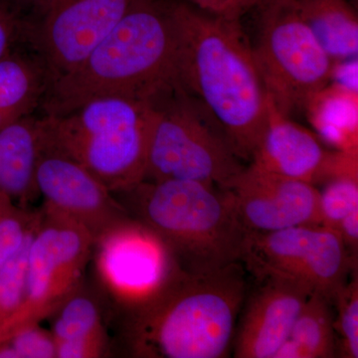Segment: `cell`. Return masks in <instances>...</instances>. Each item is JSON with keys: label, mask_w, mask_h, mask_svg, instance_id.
<instances>
[{"label": "cell", "mask_w": 358, "mask_h": 358, "mask_svg": "<svg viewBox=\"0 0 358 358\" xmlns=\"http://www.w3.org/2000/svg\"><path fill=\"white\" fill-rule=\"evenodd\" d=\"M241 160L215 117L180 85L155 99L143 180L225 188L245 169Z\"/></svg>", "instance_id": "obj_6"}, {"label": "cell", "mask_w": 358, "mask_h": 358, "mask_svg": "<svg viewBox=\"0 0 358 358\" xmlns=\"http://www.w3.org/2000/svg\"><path fill=\"white\" fill-rule=\"evenodd\" d=\"M289 1V0H261L259 7L268 6V4L277 3V2Z\"/></svg>", "instance_id": "obj_32"}, {"label": "cell", "mask_w": 358, "mask_h": 358, "mask_svg": "<svg viewBox=\"0 0 358 358\" xmlns=\"http://www.w3.org/2000/svg\"><path fill=\"white\" fill-rule=\"evenodd\" d=\"M21 117H23L22 115L16 114V113L0 110V131L6 128L9 124H13V122L21 119Z\"/></svg>", "instance_id": "obj_31"}, {"label": "cell", "mask_w": 358, "mask_h": 358, "mask_svg": "<svg viewBox=\"0 0 358 358\" xmlns=\"http://www.w3.org/2000/svg\"><path fill=\"white\" fill-rule=\"evenodd\" d=\"M353 259L336 230L303 225L271 232L249 231L241 263L254 279L289 278L334 303L355 267Z\"/></svg>", "instance_id": "obj_8"}, {"label": "cell", "mask_w": 358, "mask_h": 358, "mask_svg": "<svg viewBox=\"0 0 358 358\" xmlns=\"http://www.w3.org/2000/svg\"><path fill=\"white\" fill-rule=\"evenodd\" d=\"M176 46L171 0H134L81 64L52 80L40 108L60 115L101 96L154 100L178 84Z\"/></svg>", "instance_id": "obj_3"}, {"label": "cell", "mask_w": 358, "mask_h": 358, "mask_svg": "<svg viewBox=\"0 0 358 358\" xmlns=\"http://www.w3.org/2000/svg\"><path fill=\"white\" fill-rule=\"evenodd\" d=\"M109 350L107 331L86 338L61 341L56 348V358H96L105 357Z\"/></svg>", "instance_id": "obj_27"}, {"label": "cell", "mask_w": 358, "mask_h": 358, "mask_svg": "<svg viewBox=\"0 0 358 358\" xmlns=\"http://www.w3.org/2000/svg\"><path fill=\"white\" fill-rule=\"evenodd\" d=\"M350 255L355 257L358 248V210L352 212L341 221L336 229Z\"/></svg>", "instance_id": "obj_29"}, {"label": "cell", "mask_w": 358, "mask_h": 358, "mask_svg": "<svg viewBox=\"0 0 358 358\" xmlns=\"http://www.w3.org/2000/svg\"><path fill=\"white\" fill-rule=\"evenodd\" d=\"M95 241L81 226L42 211L28 253L24 301L0 338L50 317L82 286Z\"/></svg>", "instance_id": "obj_9"}, {"label": "cell", "mask_w": 358, "mask_h": 358, "mask_svg": "<svg viewBox=\"0 0 358 358\" xmlns=\"http://www.w3.org/2000/svg\"><path fill=\"white\" fill-rule=\"evenodd\" d=\"M134 1L48 0L26 15L25 42L43 60L51 82L81 64Z\"/></svg>", "instance_id": "obj_10"}, {"label": "cell", "mask_w": 358, "mask_h": 358, "mask_svg": "<svg viewBox=\"0 0 358 358\" xmlns=\"http://www.w3.org/2000/svg\"><path fill=\"white\" fill-rule=\"evenodd\" d=\"M242 263L205 273L173 266L162 284L124 310V341L134 357H229L248 294Z\"/></svg>", "instance_id": "obj_2"}, {"label": "cell", "mask_w": 358, "mask_h": 358, "mask_svg": "<svg viewBox=\"0 0 358 358\" xmlns=\"http://www.w3.org/2000/svg\"><path fill=\"white\" fill-rule=\"evenodd\" d=\"M51 317L53 324L50 331L56 345L61 341L86 338L106 329L98 299L82 286L66 299Z\"/></svg>", "instance_id": "obj_20"}, {"label": "cell", "mask_w": 358, "mask_h": 358, "mask_svg": "<svg viewBox=\"0 0 358 358\" xmlns=\"http://www.w3.org/2000/svg\"><path fill=\"white\" fill-rule=\"evenodd\" d=\"M94 250L99 277L122 312L157 289L174 266L159 240L133 218L100 238Z\"/></svg>", "instance_id": "obj_12"}, {"label": "cell", "mask_w": 358, "mask_h": 358, "mask_svg": "<svg viewBox=\"0 0 358 358\" xmlns=\"http://www.w3.org/2000/svg\"><path fill=\"white\" fill-rule=\"evenodd\" d=\"M331 301L313 293L275 358H333L338 353Z\"/></svg>", "instance_id": "obj_19"}, {"label": "cell", "mask_w": 358, "mask_h": 358, "mask_svg": "<svg viewBox=\"0 0 358 358\" xmlns=\"http://www.w3.org/2000/svg\"><path fill=\"white\" fill-rule=\"evenodd\" d=\"M357 162V150L329 152L319 136L280 112L268 96L267 122L251 166L317 186Z\"/></svg>", "instance_id": "obj_14"}, {"label": "cell", "mask_w": 358, "mask_h": 358, "mask_svg": "<svg viewBox=\"0 0 358 358\" xmlns=\"http://www.w3.org/2000/svg\"><path fill=\"white\" fill-rule=\"evenodd\" d=\"M224 189L230 193L240 221L251 232L322 225L319 188L312 183L249 164Z\"/></svg>", "instance_id": "obj_13"}, {"label": "cell", "mask_w": 358, "mask_h": 358, "mask_svg": "<svg viewBox=\"0 0 358 358\" xmlns=\"http://www.w3.org/2000/svg\"><path fill=\"white\" fill-rule=\"evenodd\" d=\"M34 233L14 255L0 265V338L24 301L28 253Z\"/></svg>", "instance_id": "obj_22"}, {"label": "cell", "mask_w": 358, "mask_h": 358, "mask_svg": "<svg viewBox=\"0 0 358 358\" xmlns=\"http://www.w3.org/2000/svg\"><path fill=\"white\" fill-rule=\"evenodd\" d=\"M35 182L43 199L42 211L81 226L95 243L131 218L114 193L65 155L42 148Z\"/></svg>", "instance_id": "obj_11"}, {"label": "cell", "mask_w": 358, "mask_h": 358, "mask_svg": "<svg viewBox=\"0 0 358 358\" xmlns=\"http://www.w3.org/2000/svg\"><path fill=\"white\" fill-rule=\"evenodd\" d=\"M292 1L334 62L357 59L358 17L350 0Z\"/></svg>", "instance_id": "obj_17"}, {"label": "cell", "mask_w": 358, "mask_h": 358, "mask_svg": "<svg viewBox=\"0 0 358 358\" xmlns=\"http://www.w3.org/2000/svg\"><path fill=\"white\" fill-rule=\"evenodd\" d=\"M42 219V210H28L0 193V265L24 245Z\"/></svg>", "instance_id": "obj_23"}, {"label": "cell", "mask_w": 358, "mask_h": 358, "mask_svg": "<svg viewBox=\"0 0 358 358\" xmlns=\"http://www.w3.org/2000/svg\"><path fill=\"white\" fill-rule=\"evenodd\" d=\"M256 62L275 108L291 117L307 110L329 86L336 64L296 11L293 1L259 7Z\"/></svg>", "instance_id": "obj_7"}, {"label": "cell", "mask_w": 358, "mask_h": 358, "mask_svg": "<svg viewBox=\"0 0 358 358\" xmlns=\"http://www.w3.org/2000/svg\"><path fill=\"white\" fill-rule=\"evenodd\" d=\"M26 15L11 0H0V59L25 41Z\"/></svg>", "instance_id": "obj_26"}, {"label": "cell", "mask_w": 358, "mask_h": 358, "mask_svg": "<svg viewBox=\"0 0 358 358\" xmlns=\"http://www.w3.org/2000/svg\"><path fill=\"white\" fill-rule=\"evenodd\" d=\"M2 341L13 346L17 358H56L55 339L50 331L40 326V322L17 327Z\"/></svg>", "instance_id": "obj_25"}, {"label": "cell", "mask_w": 358, "mask_h": 358, "mask_svg": "<svg viewBox=\"0 0 358 358\" xmlns=\"http://www.w3.org/2000/svg\"><path fill=\"white\" fill-rule=\"evenodd\" d=\"M176 78L220 124L235 152L251 160L268 117V94L240 20L171 0Z\"/></svg>", "instance_id": "obj_1"}, {"label": "cell", "mask_w": 358, "mask_h": 358, "mask_svg": "<svg viewBox=\"0 0 358 358\" xmlns=\"http://www.w3.org/2000/svg\"><path fill=\"white\" fill-rule=\"evenodd\" d=\"M49 82L48 70L35 52H9L0 59V110L32 115L41 105Z\"/></svg>", "instance_id": "obj_18"}, {"label": "cell", "mask_w": 358, "mask_h": 358, "mask_svg": "<svg viewBox=\"0 0 358 358\" xmlns=\"http://www.w3.org/2000/svg\"><path fill=\"white\" fill-rule=\"evenodd\" d=\"M199 10L229 20H240L261 0H185Z\"/></svg>", "instance_id": "obj_28"}, {"label": "cell", "mask_w": 358, "mask_h": 358, "mask_svg": "<svg viewBox=\"0 0 358 358\" xmlns=\"http://www.w3.org/2000/svg\"><path fill=\"white\" fill-rule=\"evenodd\" d=\"M338 307L334 329L338 334V350L341 357H358V279L357 273L348 280L334 301Z\"/></svg>", "instance_id": "obj_24"}, {"label": "cell", "mask_w": 358, "mask_h": 358, "mask_svg": "<svg viewBox=\"0 0 358 358\" xmlns=\"http://www.w3.org/2000/svg\"><path fill=\"white\" fill-rule=\"evenodd\" d=\"M322 185L319 189L322 225L336 230L341 220L358 210L357 164L341 169Z\"/></svg>", "instance_id": "obj_21"}, {"label": "cell", "mask_w": 358, "mask_h": 358, "mask_svg": "<svg viewBox=\"0 0 358 358\" xmlns=\"http://www.w3.org/2000/svg\"><path fill=\"white\" fill-rule=\"evenodd\" d=\"M48 0H11L14 6L20 9L25 15L35 13Z\"/></svg>", "instance_id": "obj_30"}, {"label": "cell", "mask_w": 358, "mask_h": 358, "mask_svg": "<svg viewBox=\"0 0 358 358\" xmlns=\"http://www.w3.org/2000/svg\"><path fill=\"white\" fill-rule=\"evenodd\" d=\"M114 195L181 270L205 273L241 263L249 231L228 190L192 180H143Z\"/></svg>", "instance_id": "obj_4"}, {"label": "cell", "mask_w": 358, "mask_h": 358, "mask_svg": "<svg viewBox=\"0 0 358 358\" xmlns=\"http://www.w3.org/2000/svg\"><path fill=\"white\" fill-rule=\"evenodd\" d=\"M43 148L39 117H21L0 131V193L21 206L38 196L35 171Z\"/></svg>", "instance_id": "obj_16"}, {"label": "cell", "mask_w": 358, "mask_h": 358, "mask_svg": "<svg viewBox=\"0 0 358 358\" xmlns=\"http://www.w3.org/2000/svg\"><path fill=\"white\" fill-rule=\"evenodd\" d=\"M255 282L238 320L233 355L236 358H275L315 292L279 275H266Z\"/></svg>", "instance_id": "obj_15"}, {"label": "cell", "mask_w": 358, "mask_h": 358, "mask_svg": "<svg viewBox=\"0 0 358 358\" xmlns=\"http://www.w3.org/2000/svg\"><path fill=\"white\" fill-rule=\"evenodd\" d=\"M154 100L101 96L64 114L43 115V148L81 164L113 193L128 189L145 178Z\"/></svg>", "instance_id": "obj_5"}]
</instances>
